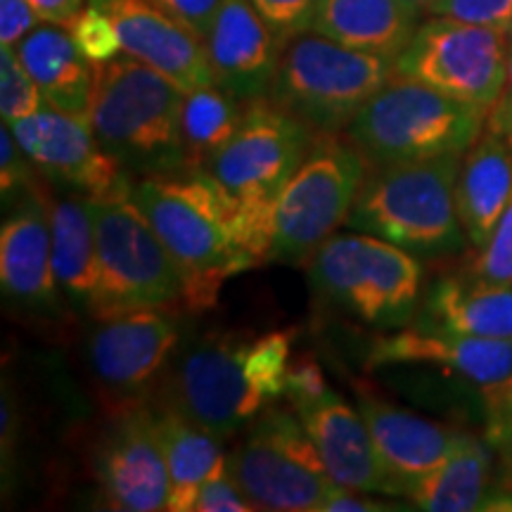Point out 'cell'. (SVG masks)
<instances>
[{"label": "cell", "mask_w": 512, "mask_h": 512, "mask_svg": "<svg viewBox=\"0 0 512 512\" xmlns=\"http://www.w3.org/2000/svg\"><path fill=\"white\" fill-rule=\"evenodd\" d=\"M131 200L181 268L183 311L211 309L228 278L256 266L240 247L235 197L207 169L140 176Z\"/></svg>", "instance_id": "1"}, {"label": "cell", "mask_w": 512, "mask_h": 512, "mask_svg": "<svg viewBox=\"0 0 512 512\" xmlns=\"http://www.w3.org/2000/svg\"><path fill=\"white\" fill-rule=\"evenodd\" d=\"M185 93L131 55L95 67L91 128L131 174H185L181 136Z\"/></svg>", "instance_id": "2"}, {"label": "cell", "mask_w": 512, "mask_h": 512, "mask_svg": "<svg viewBox=\"0 0 512 512\" xmlns=\"http://www.w3.org/2000/svg\"><path fill=\"white\" fill-rule=\"evenodd\" d=\"M460 162L463 155L368 166L347 226L418 259L460 252L467 242L456 204Z\"/></svg>", "instance_id": "3"}, {"label": "cell", "mask_w": 512, "mask_h": 512, "mask_svg": "<svg viewBox=\"0 0 512 512\" xmlns=\"http://www.w3.org/2000/svg\"><path fill=\"white\" fill-rule=\"evenodd\" d=\"M484 128L482 107L394 76L351 121L347 138L368 166H389L465 155Z\"/></svg>", "instance_id": "4"}, {"label": "cell", "mask_w": 512, "mask_h": 512, "mask_svg": "<svg viewBox=\"0 0 512 512\" xmlns=\"http://www.w3.org/2000/svg\"><path fill=\"white\" fill-rule=\"evenodd\" d=\"M311 290L370 328L411 323L422 302L420 259L368 233L332 235L306 261Z\"/></svg>", "instance_id": "5"}, {"label": "cell", "mask_w": 512, "mask_h": 512, "mask_svg": "<svg viewBox=\"0 0 512 512\" xmlns=\"http://www.w3.org/2000/svg\"><path fill=\"white\" fill-rule=\"evenodd\" d=\"M394 76V57L309 31L285 46L268 98L313 131L342 133Z\"/></svg>", "instance_id": "6"}, {"label": "cell", "mask_w": 512, "mask_h": 512, "mask_svg": "<svg viewBox=\"0 0 512 512\" xmlns=\"http://www.w3.org/2000/svg\"><path fill=\"white\" fill-rule=\"evenodd\" d=\"M252 339L238 332L192 337L171 356L159 406L181 413L202 430L226 441L271 406L249 368Z\"/></svg>", "instance_id": "7"}, {"label": "cell", "mask_w": 512, "mask_h": 512, "mask_svg": "<svg viewBox=\"0 0 512 512\" xmlns=\"http://www.w3.org/2000/svg\"><path fill=\"white\" fill-rule=\"evenodd\" d=\"M366 176V157L347 133L318 131L275 204L271 261L306 266L339 226H347Z\"/></svg>", "instance_id": "8"}, {"label": "cell", "mask_w": 512, "mask_h": 512, "mask_svg": "<svg viewBox=\"0 0 512 512\" xmlns=\"http://www.w3.org/2000/svg\"><path fill=\"white\" fill-rule=\"evenodd\" d=\"M98 268L91 316L181 306L183 275L176 259L131 197L93 200Z\"/></svg>", "instance_id": "9"}, {"label": "cell", "mask_w": 512, "mask_h": 512, "mask_svg": "<svg viewBox=\"0 0 512 512\" xmlns=\"http://www.w3.org/2000/svg\"><path fill=\"white\" fill-rule=\"evenodd\" d=\"M226 470L256 510L320 512L337 486L290 403L256 415Z\"/></svg>", "instance_id": "10"}, {"label": "cell", "mask_w": 512, "mask_h": 512, "mask_svg": "<svg viewBox=\"0 0 512 512\" xmlns=\"http://www.w3.org/2000/svg\"><path fill=\"white\" fill-rule=\"evenodd\" d=\"M510 41L505 31L434 15L396 57V76L489 112L508 83Z\"/></svg>", "instance_id": "11"}, {"label": "cell", "mask_w": 512, "mask_h": 512, "mask_svg": "<svg viewBox=\"0 0 512 512\" xmlns=\"http://www.w3.org/2000/svg\"><path fill=\"white\" fill-rule=\"evenodd\" d=\"M316 133L268 95L249 100L240 128L211 159L207 171L238 200L278 202Z\"/></svg>", "instance_id": "12"}, {"label": "cell", "mask_w": 512, "mask_h": 512, "mask_svg": "<svg viewBox=\"0 0 512 512\" xmlns=\"http://www.w3.org/2000/svg\"><path fill=\"white\" fill-rule=\"evenodd\" d=\"M8 126L38 174L57 188L91 200L131 197V171L100 145L88 119L46 105Z\"/></svg>", "instance_id": "13"}, {"label": "cell", "mask_w": 512, "mask_h": 512, "mask_svg": "<svg viewBox=\"0 0 512 512\" xmlns=\"http://www.w3.org/2000/svg\"><path fill=\"white\" fill-rule=\"evenodd\" d=\"M181 311L138 309L98 320L88 337V361L107 392L136 396L169 366L181 342Z\"/></svg>", "instance_id": "14"}, {"label": "cell", "mask_w": 512, "mask_h": 512, "mask_svg": "<svg viewBox=\"0 0 512 512\" xmlns=\"http://www.w3.org/2000/svg\"><path fill=\"white\" fill-rule=\"evenodd\" d=\"M93 470L110 508L124 512L166 510L171 482L155 411L138 406L121 415L105 432Z\"/></svg>", "instance_id": "15"}, {"label": "cell", "mask_w": 512, "mask_h": 512, "mask_svg": "<svg viewBox=\"0 0 512 512\" xmlns=\"http://www.w3.org/2000/svg\"><path fill=\"white\" fill-rule=\"evenodd\" d=\"M0 285L5 299L29 313L53 316L62 292L53 268V226L46 195L31 190L12 204L0 230Z\"/></svg>", "instance_id": "16"}, {"label": "cell", "mask_w": 512, "mask_h": 512, "mask_svg": "<svg viewBox=\"0 0 512 512\" xmlns=\"http://www.w3.org/2000/svg\"><path fill=\"white\" fill-rule=\"evenodd\" d=\"M117 24L126 55L164 74L188 95L211 86L207 43L150 0H88Z\"/></svg>", "instance_id": "17"}, {"label": "cell", "mask_w": 512, "mask_h": 512, "mask_svg": "<svg viewBox=\"0 0 512 512\" xmlns=\"http://www.w3.org/2000/svg\"><path fill=\"white\" fill-rule=\"evenodd\" d=\"M370 370L439 368L477 387H489L512 375V339H479L411 325L377 337L368 349Z\"/></svg>", "instance_id": "18"}, {"label": "cell", "mask_w": 512, "mask_h": 512, "mask_svg": "<svg viewBox=\"0 0 512 512\" xmlns=\"http://www.w3.org/2000/svg\"><path fill=\"white\" fill-rule=\"evenodd\" d=\"M285 46L252 0H221L207 38L214 83L235 100L266 98Z\"/></svg>", "instance_id": "19"}, {"label": "cell", "mask_w": 512, "mask_h": 512, "mask_svg": "<svg viewBox=\"0 0 512 512\" xmlns=\"http://www.w3.org/2000/svg\"><path fill=\"white\" fill-rule=\"evenodd\" d=\"M306 432L311 434L330 477L339 486L363 494L399 496V486L384 470L373 434L358 408H351L342 396L328 392L311 406L299 408Z\"/></svg>", "instance_id": "20"}, {"label": "cell", "mask_w": 512, "mask_h": 512, "mask_svg": "<svg viewBox=\"0 0 512 512\" xmlns=\"http://www.w3.org/2000/svg\"><path fill=\"white\" fill-rule=\"evenodd\" d=\"M358 411L373 434L384 470L399 486L401 498H406V491L418 479L430 475L434 467L444 463L460 437V432L448 430L439 422L422 418L373 394L358 396Z\"/></svg>", "instance_id": "21"}, {"label": "cell", "mask_w": 512, "mask_h": 512, "mask_svg": "<svg viewBox=\"0 0 512 512\" xmlns=\"http://www.w3.org/2000/svg\"><path fill=\"white\" fill-rule=\"evenodd\" d=\"M415 325L479 339H512V285L446 275L422 294Z\"/></svg>", "instance_id": "22"}, {"label": "cell", "mask_w": 512, "mask_h": 512, "mask_svg": "<svg viewBox=\"0 0 512 512\" xmlns=\"http://www.w3.org/2000/svg\"><path fill=\"white\" fill-rule=\"evenodd\" d=\"M512 200V138L486 131L463 155L456 183L465 238L479 249L489 242Z\"/></svg>", "instance_id": "23"}, {"label": "cell", "mask_w": 512, "mask_h": 512, "mask_svg": "<svg viewBox=\"0 0 512 512\" xmlns=\"http://www.w3.org/2000/svg\"><path fill=\"white\" fill-rule=\"evenodd\" d=\"M15 53L50 107L79 119L91 117L95 64L86 60L67 27L43 22Z\"/></svg>", "instance_id": "24"}, {"label": "cell", "mask_w": 512, "mask_h": 512, "mask_svg": "<svg viewBox=\"0 0 512 512\" xmlns=\"http://www.w3.org/2000/svg\"><path fill=\"white\" fill-rule=\"evenodd\" d=\"M420 17L413 0H320L311 31L396 60L422 24Z\"/></svg>", "instance_id": "25"}, {"label": "cell", "mask_w": 512, "mask_h": 512, "mask_svg": "<svg viewBox=\"0 0 512 512\" xmlns=\"http://www.w3.org/2000/svg\"><path fill=\"white\" fill-rule=\"evenodd\" d=\"M494 467L496 458L486 439L460 432L448 458L406 491V501L427 512L479 510L494 486Z\"/></svg>", "instance_id": "26"}, {"label": "cell", "mask_w": 512, "mask_h": 512, "mask_svg": "<svg viewBox=\"0 0 512 512\" xmlns=\"http://www.w3.org/2000/svg\"><path fill=\"white\" fill-rule=\"evenodd\" d=\"M53 268L62 297L74 309L91 311L98 268V235L91 197L64 195L50 207Z\"/></svg>", "instance_id": "27"}, {"label": "cell", "mask_w": 512, "mask_h": 512, "mask_svg": "<svg viewBox=\"0 0 512 512\" xmlns=\"http://www.w3.org/2000/svg\"><path fill=\"white\" fill-rule=\"evenodd\" d=\"M155 422L171 482L166 510L192 512L197 489L207 479L226 472L228 456L221 448L223 441L181 413L162 406L155 411Z\"/></svg>", "instance_id": "28"}, {"label": "cell", "mask_w": 512, "mask_h": 512, "mask_svg": "<svg viewBox=\"0 0 512 512\" xmlns=\"http://www.w3.org/2000/svg\"><path fill=\"white\" fill-rule=\"evenodd\" d=\"M242 114L245 102L235 100L216 83L185 95L181 117L185 174L209 169L211 159L240 128Z\"/></svg>", "instance_id": "29"}, {"label": "cell", "mask_w": 512, "mask_h": 512, "mask_svg": "<svg viewBox=\"0 0 512 512\" xmlns=\"http://www.w3.org/2000/svg\"><path fill=\"white\" fill-rule=\"evenodd\" d=\"M48 102L31 74L19 62L15 48H0V114L3 124L29 117Z\"/></svg>", "instance_id": "30"}, {"label": "cell", "mask_w": 512, "mask_h": 512, "mask_svg": "<svg viewBox=\"0 0 512 512\" xmlns=\"http://www.w3.org/2000/svg\"><path fill=\"white\" fill-rule=\"evenodd\" d=\"M67 29L74 36L81 53L86 55V60L95 64V67L114 60V57H119V53H124L114 19L105 10L95 8L91 3L69 22Z\"/></svg>", "instance_id": "31"}, {"label": "cell", "mask_w": 512, "mask_h": 512, "mask_svg": "<svg viewBox=\"0 0 512 512\" xmlns=\"http://www.w3.org/2000/svg\"><path fill=\"white\" fill-rule=\"evenodd\" d=\"M36 166L31 164L27 152L22 150L19 140L12 133L8 124L0 128V197H3L5 207H12L29 195L31 190L38 188Z\"/></svg>", "instance_id": "32"}, {"label": "cell", "mask_w": 512, "mask_h": 512, "mask_svg": "<svg viewBox=\"0 0 512 512\" xmlns=\"http://www.w3.org/2000/svg\"><path fill=\"white\" fill-rule=\"evenodd\" d=\"M252 3L278 41L287 46L313 29L320 0H252Z\"/></svg>", "instance_id": "33"}, {"label": "cell", "mask_w": 512, "mask_h": 512, "mask_svg": "<svg viewBox=\"0 0 512 512\" xmlns=\"http://www.w3.org/2000/svg\"><path fill=\"white\" fill-rule=\"evenodd\" d=\"M472 275L494 283L512 285V200L484 247L477 249Z\"/></svg>", "instance_id": "34"}, {"label": "cell", "mask_w": 512, "mask_h": 512, "mask_svg": "<svg viewBox=\"0 0 512 512\" xmlns=\"http://www.w3.org/2000/svg\"><path fill=\"white\" fill-rule=\"evenodd\" d=\"M432 15L491 27L512 36V0H441Z\"/></svg>", "instance_id": "35"}, {"label": "cell", "mask_w": 512, "mask_h": 512, "mask_svg": "<svg viewBox=\"0 0 512 512\" xmlns=\"http://www.w3.org/2000/svg\"><path fill=\"white\" fill-rule=\"evenodd\" d=\"M330 392L328 382H325L323 370L311 356H302L297 361L290 363L287 370V382H285V399L294 411L299 408L311 406L318 399H323Z\"/></svg>", "instance_id": "36"}, {"label": "cell", "mask_w": 512, "mask_h": 512, "mask_svg": "<svg viewBox=\"0 0 512 512\" xmlns=\"http://www.w3.org/2000/svg\"><path fill=\"white\" fill-rule=\"evenodd\" d=\"M256 510L226 472L211 477L197 489L192 512H252Z\"/></svg>", "instance_id": "37"}, {"label": "cell", "mask_w": 512, "mask_h": 512, "mask_svg": "<svg viewBox=\"0 0 512 512\" xmlns=\"http://www.w3.org/2000/svg\"><path fill=\"white\" fill-rule=\"evenodd\" d=\"M150 3H155L166 15L178 19L183 27L200 36L204 43H207L214 19L221 8V0H150Z\"/></svg>", "instance_id": "38"}, {"label": "cell", "mask_w": 512, "mask_h": 512, "mask_svg": "<svg viewBox=\"0 0 512 512\" xmlns=\"http://www.w3.org/2000/svg\"><path fill=\"white\" fill-rule=\"evenodd\" d=\"M484 439L491 446L496 458V486L512 491V411L489 413Z\"/></svg>", "instance_id": "39"}, {"label": "cell", "mask_w": 512, "mask_h": 512, "mask_svg": "<svg viewBox=\"0 0 512 512\" xmlns=\"http://www.w3.org/2000/svg\"><path fill=\"white\" fill-rule=\"evenodd\" d=\"M41 24L29 0H0V48H17Z\"/></svg>", "instance_id": "40"}, {"label": "cell", "mask_w": 512, "mask_h": 512, "mask_svg": "<svg viewBox=\"0 0 512 512\" xmlns=\"http://www.w3.org/2000/svg\"><path fill=\"white\" fill-rule=\"evenodd\" d=\"M380 510H392V505L377 503L373 498L363 494V491L347 489V486H335L328 501L323 503L320 512H380Z\"/></svg>", "instance_id": "41"}, {"label": "cell", "mask_w": 512, "mask_h": 512, "mask_svg": "<svg viewBox=\"0 0 512 512\" xmlns=\"http://www.w3.org/2000/svg\"><path fill=\"white\" fill-rule=\"evenodd\" d=\"M29 5L41 17V22L69 27V22L86 8L88 0H29Z\"/></svg>", "instance_id": "42"}, {"label": "cell", "mask_w": 512, "mask_h": 512, "mask_svg": "<svg viewBox=\"0 0 512 512\" xmlns=\"http://www.w3.org/2000/svg\"><path fill=\"white\" fill-rule=\"evenodd\" d=\"M486 131L501 133V136L512 138V93L503 91L494 105L486 112Z\"/></svg>", "instance_id": "43"}, {"label": "cell", "mask_w": 512, "mask_h": 512, "mask_svg": "<svg viewBox=\"0 0 512 512\" xmlns=\"http://www.w3.org/2000/svg\"><path fill=\"white\" fill-rule=\"evenodd\" d=\"M482 399L486 413L512 411V375L496 384H489V387H482Z\"/></svg>", "instance_id": "44"}, {"label": "cell", "mask_w": 512, "mask_h": 512, "mask_svg": "<svg viewBox=\"0 0 512 512\" xmlns=\"http://www.w3.org/2000/svg\"><path fill=\"white\" fill-rule=\"evenodd\" d=\"M413 3L418 5L422 12H434V10H437V5L441 3V0H413Z\"/></svg>", "instance_id": "45"}, {"label": "cell", "mask_w": 512, "mask_h": 512, "mask_svg": "<svg viewBox=\"0 0 512 512\" xmlns=\"http://www.w3.org/2000/svg\"><path fill=\"white\" fill-rule=\"evenodd\" d=\"M505 91L512 93V41H510V50H508V83H505Z\"/></svg>", "instance_id": "46"}]
</instances>
